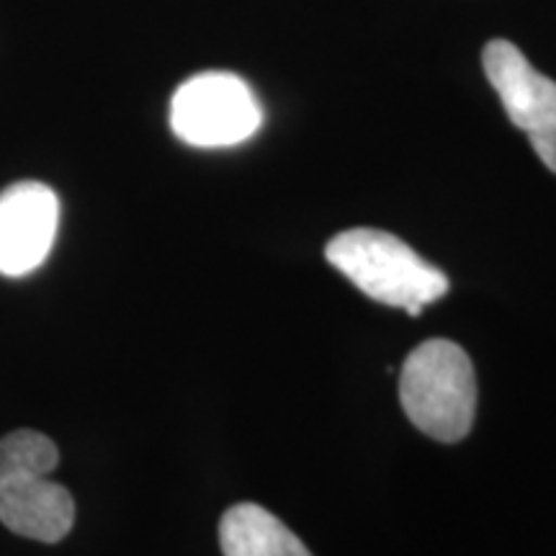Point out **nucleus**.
<instances>
[{
  "label": "nucleus",
  "mask_w": 556,
  "mask_h": 556,
  "mask_svg": "<svg viewBox=\"0 0 556 556\" xmlns=\"http://www.w3.org/2000/svg\"><path fill=\"white\" fill-rule=\"evenodd\" d=\"M58 464V446L37 430H13L0 438V479L50 477Z\"/></svg>",
  "instance_id": "8"
},
{
  "label": "nucleus",
  "mask_w": 556,
  "mask_h": 556,
  "mask_svg": "<svg viewBox=\"0 0 556 556\" xmlns=\"http://www.w3.org/2000/svg\"><path fill=\"white\" fill-rule=\"evenodd\" d=\"M325 255L368 299L407 309L413 317L448 291V278L441 268L430 266L407 242L384 229H345L328 242Z\"/></svg>",
  "instance_id": "1"
},
{
  "label": "nucleus",
  "mask_w": 556,
  "mask_h": 556,
  "mask_svg": "<svg viewBox=\"0 0 556 556\" xmlns=\"http://www.w3.org/2000/svg\"><path fill=\"white\" fill-rule=\"evenodd\" d=\"M75 520L73 495L47 477L0 479V523L24 539L58 544Z\"/></svg>",
  "instance_id": "6"
},
{
  "label": "nucleus",
  "mask_w": 556,
  "mask_h": 556,
  "mask_svg": "<svg viewBox=\"0 0 556 556\" xmlns=\"http://www.w3.org/2000/svg\"><path fill=\"white\" fill-rule=\"evenodd\" d=\"M526 135L531 139V148L536 150L541 163L552 173H556V119L541 124V127L526 131Z\"/></svg>",
  "instance_id": "9"
},
{
  "label": "nucleus",
  "mask_w": 556,
  "mask_h": 556,
  "mask_svg": "<svg viewBox=\"0 0 556 556\" xmlns=\"http://www.w3.org/2000/svg\"><path fill=\"white\" fill-rule=\"evenodd\" d=\"M400 402L409 422L428 438L464 441L477 415V377L467 351L451 340L415 348L400 374Z\"/></svg>",
  "instance_id": "2"
},
{
  "label": "nucleus",
  "mask_w": 556,
  "mask_h": 556,
  "mask_svg": "<svg viewBox=\"0 0 556 556\" xmlns=\"http://www.w3.org/2000/svg\"><path fill=\"white\" fill-rule=\"evenodd\" d=\"M482 65L513 127L531 131L556 119V83L541 75L513 41L492 39L482 52Z\"/></svg>",
  "instance_id": "5"
},
{
  "label": "nucleus",
  "mask_w": 556,
  "mask_h": 556,
  "mask_svg": "<svg viewBox=\"0 0 556 556\" xmlns=\"http://www.w3.org/2000/svg\"><path fill=\"white\" fill-rule=\"evenodd\" d=\"M219 546L225 556H312L274 513L240 503L222 516Z\"/></svg>",
  "instance_id": "7"
},
{
  "label": "nucleus",
  "mask_w": 556,
  "mask_h": 556,
  "mask_svg": "<svg viewBox=\"0 0 556 556\" xmlns=\"http://www.w3.org/2000/svg\"><path fill=\"white\" fill-rule=\"evenodd\" d=\"M60 199L50 186L21 180L0 193V276H26L50 258Z\"/></svg>",
  "instance_id": "4"
},
{
  "label": "nucleus",
  "mask_w": 556,
  "mask_h": 556,
  "mask_svg": "<svg viewBox=\"0 0 556 556\" xmlns=\"http://www.w3.org/2000/svg\"><path fill=\"white\" fill-rule=\"evenodd\" d=\"M253 88L232 73H201L180 83L170 101V129L191 148H235L261 129Z\"/></svg>",
  "instance_id": "3"
}]
</instances>
